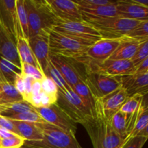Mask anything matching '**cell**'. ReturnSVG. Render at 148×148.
I'll use <instances>...</instances> for the list:
<instances>
[{"label": "cell", "instance_id": "6da1fadb", "mask_svg": "<svg viewBox=\"0 0 148 148\" xmlns=\"http://www.w3.org/2000/svg\"><path fill=\"white\" fill-rule=\"evenodd\" d=\"M81 124L88 132L93 148H119L126 141L114 131L109 120L98 111Z\"/></svg>", "mask_w": 148, "mask_h": 148}, {"label": "cell", "instance_id": "7a4b0ae2", "mask_svg": "<svg viewBox=\"0 0 148 148\" xmlns=\"http://www.w3.org/2000/svg\"><path fill=\"white\" fill-rule=\"evenodd\" d=\"M79 59L85 66L84 83L96 99H101L121 88L120 77L107 75L85 56Z\"/></svg>", "mask_w": 148, "mask_h": 148}, {"label": "cell", "instance_id": "3957f363", "mask_svg": "<svg viewBox=\"0 0 148 148\" xmlns=\"http://www.w3.org/2000/svg\"><path fill=\"white\" fill-rule=\"evenodd\" d=\"M28 20V39L40 31H51L59 22L46 0H25Z\"/></svg>", "mask_w": 148, "mask_h": 148}, {"label": "cell", "instance_id": "277c9868", "mask_svg": "<svg viewBox=\"0 0 148 148\" xmlns=\"http://www.w3.org/2000/svg\"><path fill=\"white\" fill-rule=\"evenodd\" d=\"M36 125L41 131L43 140L25 141L26 145L36 148H82L74 134L47 122L36 123Z\"/></svg>", "mask_w": 148, "mask_h": 148}, {"label": "cell", "instance_id": "5b68a950", "mask_svg": "<svg viewBox=\"0 0 148 148\" xmlns=\"http://www.w3.org/2000/svg\"><path fill=\"white\" fill-rule=\"evenodd\" d=\"M141 21L122 18L119 16L86 21L103 39H119L127 36Z\"/></svg>", "mask_w": 148, "mask_h": 148}, {"label": "cell", "instance_id": "8992f818", "mask_svg": "<svg viewBox=\"0 0 148 148\" xmlns=\"http://www.w3.org/2000/svg\"><path fill=\"white\" fill-rule=\"evenodd\" d=\"M52 30L90 47L102 39L94 27L85 21L69 22L59 20Z\"/></svg>", "mask_w": 148, "mask_h": 148}, {"label": "cell", "instance_id": "52a82bcc", "mask_svg": "<svg viewBox=\"0 0 148 148\" xmlns=\"http://www.w3.org/2000/svg\"><path fill=\"white\" fill-rule=\"evenodd\" d=\"M49 40L50 54L69 59L84 57L89 48L52 30L49 33Z\"/></svg>", "mask_w": 148, "mask_h": 148}, {"label": "cell", "instance_id": "ba28073f", "mask_svg": "<svg viewBox=\"0 0 148 148\" xmlns=\"http://www.w3.org/2000/svg\"><path fill=\"white\" fill-rule=\"evenodd\" d=\"M49 58L51 62L57 69L71 89L73 90L77 84L84 82L85 66L80 59H69L51 54Z\"/></svg>", "mask_w": 148, "mask_h": 148}, {"label": "cell", "instance_id": "9c48e42d", "mask_svg": "<svg viewBox=\"0 0 148 148\" xmlns=\"http://www.w3.org/2000/svg\"><path fill=\"white\" fill-rule=\"evenodd\" d=\"M34 108L46 122L75 135L77 132V123H75L69 114L56 103L49 107Z\"/></svg>", "mask_w": 148, "mask_h": 148}, {"label": "cell", "instance_id": "30bf717a", "mask_svg": "<svg viewBox=\"0 0 148 148\" xmlns=\"http://www.w3.org/2000/svg\"><path fill=\"white\" fill-rule=\"evenodd\" d=\"M56 103L63 108L75 123H81L89 116H91L80 98L72 90L64 93H58Z\"/></svg>", "mask_w": 148, "mask_h": 148}, {"label": "cell", "instance_id": "8fae6325", "mask_svg": "<svg viewBox=\"0 0 148 148\" xmlns=\"http://www.w3.org/2000/svg\"><path fill=\"white\" fill-rule=\"evenodd\" d=\"M128 98L126 91L120 88L106 96L97 99L95 111H99L106 119L110 121L113 116L119 111Z\"/></svg>", "mask_w": 148, "mask_h": 148}, {"label": "cell", "instance_id": "7c38bea8", "mask_svg": "<svg viewBox=\"0 0 148 148\" xmlns=\"http://www.w3.org/2000/svg\"><path fill=\"white\" fill-rule=\"evenodd\" d=\"M49 33L50 31H40L37 35L28 39L29 46L43 75L50 62Z\"/></svg>", "mask_w": 148, "mask_h": 148}, {"label": "cell", "instance_id": "4fadbf2b", "mask_svg": "<svg viewBox=\"0 0 148 148\" xmlns=\"http://www.w3.org/2000/svg\"><path fill=\"white\" fill-rule=\"evenodd\" d=\"M0 17L15 40L18 38H24L17 15L16 0H0Z\"/></svg>", "mask_w": 148, "mask_h": 148}, {"label": "cell", "instance_id": "5bb4252c", "mask_svg": "<svg viewBox=\"0 0 148 148\" xmlns=\"http://www.w3.org/2000/svg\"><path fill=\"white\" fill-rule=\"evenodd\" d=\"M55 17L61 21L82 22L79 7L70 0H46Z\"/></svg>", "mask_w": 148, "mask_h": 148}, {"label": "cell", "instance_id": "9a60e30c", "mask_svg": "<svg viewBox=\"0 0 148 148\" xmlns=\"http://www.w3.org/2000/svg\"><path fill=\"white\" fill-rule=\"evenodd\" d=\"M119 43L120 38H102L88 48L85 56L93 63L101 65L111 57Z\"/></svg>", "mask_w": 148, "mask_h": 148}, {"label": "cell", "instance_id": "2e32d148", "mask_svg": "<svg viewBox=\"0 0 148 148\" xmlns=\"http://www.w3.org/2000/svg\"><path fill=\"white\" fill-rule=\"evenodd\" d=\"M0 56L21 70V64L16 49V40L0 17Z\"/></svg>", "mask_w": 148, "mask_h": 148}, {"label": "cell", "instance_id": "e0dca14e", "mask_svg": "<svg viewBox=\"0 0 148 148\" xmlns=\"http://www.w3.org/2000/svg\"><path fill=\"white\" fill-rule=\"evenodd\" d=\"M121 88H122L129 97L134 95H147L148 72L138 75H130L121 77Z\"/></svg>", "mask_w": 148, "mask_h": 148}, {"label": "cell", "instance_id": "ac0fdd59", "mask_svg": "<svg viewBox=\"0 0 148 148\" xmlns=\"http://www.w3.org/2000/svg\"><path fill=\"white\" fill-rule=\"evenodd\" d=\"M117 15L129 20H148V7L134 4L131 0H119L116 4Z\"/></svg>", "mask_w": 148, "mask_h": 148}, {"label": "cell", "instance_id": "d6986e66", "mask_svg": "<svg viewBox=\"0 0 148 148\" xmlns=\"http://www.w3.org/2000/svg\"><path fill=\"white\" fill-rule=\"evenodd\" d=\"M98 67L107 75L121 77L131 75L134 66L131 60L108 59L101 65H98Z\"/></svg>", "mask_w": 148, "mask_h": 148}, {"label": "cell", "instance_id": "ffe728a7", "mask_svg": "<svg viewBox=\"0 0 148 148\" xmlns=\"http://www.w3.org/2000/svg\"><path fill=\"white\" fill-rule=\"evenodd\" d=\"M143 43V42L140 40L131 38L126 36H124L120 38V43L118 47L108 59L131 60L138 47Z\"/></svg>", "mask_w": 148, "mask_h": 148}, {"label": "cell", "instance_id": "44dd1931", "mask_svg": "<svg viewBox=\"0 0 148 148\" xmlns=\"http://www.w3.org/2000/svg\"><path fill=\"white\" fill-rule=\"evenodd\" d=\"M116 4V1H114L113 4H109V5L92 7V8L78 7L82 17V20L83 21L86 22L88 20H95V19H102L106 18V17L118 16Z\"/></svg>", "mask_w": 148, "mask_h": 148}, {"label": "cell", "instance_id": "7402d4cb", "mask_svg": "<svg viewBox=\"0 0 148 148\" xmlns=\"http://www.w3.org/2000/svg\"><path fill=\"white\" fill-rule=\"evenodd\" d=\"M18 136L27 142L41 141L43 134L36 123L25 122V121L12 120Z\"/></svg>", "mask_w": 148, "mask_h": 148}, {"label": "cell", "instance_id": "603a6c76", "mask_svg": "<svg viewBox=\"0 0 148 148\" xmlns=\"http://www.w3.org/2000/svg\"><path fill=\"white\" fill-rule=\"evenodd\" d=\"M16 49L21 64L24 63L28 64L40 70V66L29 46L28 40L23 37L18 38L16 40Z\"/></svg>", "mask_w": 148, "mask_h": 148}, {"label": "cell", "instance_id": "cb8c5ba5", "mask_svg": "<svg viewBox=\"0 0 148 148\" xmlns=\"http://www.w3.org/2000/svg\"><path fill=\"white\" fill-rule=\"evenodd\" d=\"M72 90L80 98L82 103L89 111L91 115L95 114L97 99L91 93L88 86L84 82H80L77 84Z\"/></svg>", "mask_w": 148, "mask_h": 148}, {"label": "cell", "instance_id": "d4e9b609", "mask_svg": "<svg viewBox=\"0 0 148 148\" xmlns=\"http://www.w3.org/2000/svg\"><path fill=\"white\" fill-rule=\"evenodd\" d=\"M23 101V98L14 86L8 82L0 83V106Z\"/></svg>", "mask_w": 148, "mask_h": 148}, {"label": "cell", "instance_id": "484cf974", "mask_svg": "<svg viewBox=\"0 0 148 148\" xmlns=\"http://www.w3.org/2000/svg\"><path fill=\"white\" fill-rule=\"evenodd\" d=\"M146 96L147 95L143 96V101H142L140 108H139V113L135 124H134V128L128 138L137 136L140 132L143 131L146 127H148V107Z\"/></svg>", "mask_w": 148, "mask_h": 148}, {"label": "cell", "instance_id": "4316f807", "mask_svg": "<svg viewBox=\"0 0 148 148\" xmlns=\"http://www.w3.org/2000/svg\"><path fill=\"white\" fill-rule=\"evenodd\" d=\"M130 115L119 111L110 120V123L114 131L124 140L127 139V128Z\"/></svg>", "mask_w": 148, "mask_h": 148}, {"label": "cell", "instance_id": "83f0119b", "mask_svg": "<svg viewBox=\"0 0 148 148\" xmlns=\"http://www.w3.org/2000/svg\"><path fill=\"white\" fill-rule=\"evenodd\" d=\"M44 75L46 77H47L50 78L56 84L58 89H59V92L64 93V92L72 90L69 88L68 84L65 82V80L62 77V76L59 73V71L57 70V69L51 62V61L49 62V64H48L47 67H46V70H45Z\"/></svg>", "mask_w": 148, "mask_h": 148}, {"label": "cell", "instance_id": "f1b7e54d", "mask_svg": "<svg viewBox=\"0 0 148 148\" xmlns=\"http://www.w3.org/2000/svg\"><path fill=\"white\" fill-rule=\"evenodd\" d=\"M0 69L6 82L12 85L14 84L16 75L17 74H21L20 69L1 56H0Z\"/></svg>", "mask_w": 148, "mask_h": 148}, {"label": "cell", "instance_id": "f546056e", "mask_svg": "<svg viewBox=\"0 0 148 148\" xmlns=\"http://www.w3.org/2000/svg\"><path fill=\"white\" fill-rule=\"evenodd\" d=\"M16 7L23 36L25 38L28 40V20L25 7V0H16Z\"/></svg>", "mask_w": 148, "mask_h": 148}, {"label": "cell", "instance_id": "4dcf8cb0", "mask_svg": "<svg viewBox=\"0 0 148 148\" xmlns=\"http://www.w3.org/2000/svg\"><path fill=\"white\" fill-rule=\"evenodd\" d=\"M10 120L14 121H25V122L30 123H45L46 121L43 119L41 116L36 111H29V112H23L20 114H12L9 116L5 117Z\"/></svg>", "mask_w": 148, "mask_h": 148}, {"label": "cell", "instance_id": "1f68e13d", "mask_svg": "<svg viewBox=\"0 0 148 148\" xmlns=\"http://www.w3.org/2000/svg\"><path fill=\"white\" fill-rule=\"evenodd\" d=\"M143 96L144 95L137 94V95L129 97L128 99L123 104L119 111L127 115H132L140 107V103L143 101Z\"/></svg>", "mask_w": 148, "mask_h": 148}, {"label": "cell", "instance_id": "d6a6232c", "mask_svg": "<svg viewBox=\"0 0 148 148\" xmlns=\"http://www.w3.org/2000/svg\"><path fill=\"white\" fill-rule=\"evenodd\" d=\"M126 36L143 42L148 40V20L140 22Z\"/></svg>", "mask_w": 148, "mask_h": 148}, {"label": "cell", "instance_id": "836d02e7", "mask_svg": "<svg viewBox=\"0 0 148 148\" xmlns=\"http://www.w3.org/2000/svg\"><path fill=\"white\" fill-rule=\"evenodd\" d=\"M21 74L24 76L30 77L35 80L39 81H41L46 77L40 69L25 63L21 64Z\"/></svg>", "mask_w": 148, "mask_h": 148}, {"label": "cell", "instance_id": "e575fe53", "mask_svg": "<svg viewBox=\"0 0 148 148\" xmlns=\"http://www.w3.org/2000/svg\"><path fill=\"white\" fill-rule=\"evenodd\" d=\"M40 82H41L42 92L47 94V95H51V96L58 98L59 89H58L56 84L50 78L45 77Z\"/></svg>", "mask_w": 148, "mask_h": 148}, {"label": "cell", "instance_id": "d590c367", "mask_svg": "<svg viewBox=\"0 0 148 148\" xmlns=\"http://www.w3.org/2000/svg\"><path fill=\"white\" fill-rule=\"evenodd\" d=\"M148 57V40L143 42L140 44L134 53V56L132 58L131 61L134 66H137L138 64Z\"/></svg>", "mask_w": 148, "mask_h": 148}, {"label": "cell", "instance_id": "8d00e7d4", "mask_svg": "<svg viewBox=\"0 0 148 148\" xmlns=\"http://www.w3.org/2000/svg\"><path fill=\"white\" fill-rule=\"evenodd\" d=\"M25 141L20 136L14 135L10 138L1 140L0 148H20L24 145Z\"/></svg>", "mask_w": 148, "mask_h": 148}, {"label": "cell", "instance_id": "74e56055", "mask_svg": "<svg viewBox=\"0 0 148 148\" xmlns=\"http://www.w3.org/2000/svg\"><path fill=\"white\" fill-rule=\"evenodd\" d=\"M75 2L79 7L92 8V7L109 5L113 4L114 1H109V0H79V1H75Z\"/></svg>", "mask_w": 148, "mask_h": 148}, {"label": "cell", "instance_id": "f35d334b", "mask_svg": "<svg viewBox=\"0 0 148 148\" xmlns=\"http://www.w3.org/2000/svg\"><path fill=\"white\" fill-rule=\"evenodd\" d=\"M148 137L135 136L127 138L122 145V148H143Z\"/></svg>", "mask_w": 148, "mask_h": 148}, {"label": "cell", "instance_id": "ab89813d", "mask_svg": "<svg viewBox=\"0 0 148 148\" xmlns=\"http://www.w3.org/2000/svg\"><path fill=\"white\" fill-rule=\"evenodd\" d=\"M23 79H24V87H25V94H24V96H23V100L27 102L29 98H30V95H31L32 84H33V81H34V79H33V78L28 76H24V75H23Z\"/></svg>", "mask_w": 148, "mask_h": 148}, {"label": "cell", "instance_id": "60d3db41", "mask_svg": "<svg viewBox=\"0 0 148 148\" xmlns=\"http://www.w3.org/2000/svg\"><path fill=\"white\" fill-rule=\"evenodd\" d=\"M0 127L5 129V130H8V131L14 133V134L18 136L15 127H14V124H12V120L5 118V117L2 116L1 115H0Z\"/></svg>", "mask_w": 148, "mask_h": 148}, {"label": "cell", "instance_id": "b9f144b4", "mask_svg": "<svg viewBox=\"0 0 148 148\" xmlns=\"http://www.w3.org/2000/svg\"><path fill=\"white\" fill-rule=\"evenodd\" d=\"M13 85H14L15 89L17 90V92H18L23 98L25 94L24 79H23V76L21 74H17V75H16Z\"/></svg>", "mask_w": 148, "mask_h": 148}, {"label": "cell", "instance_id": "7bdbcfd3", "mask_svg": "<svg viewBox=\"0 0 148 148\" xmlns=\"http://www.w3.org/2000/svg\"><path fill=\"white\" fill-rule=\"evenodd\" d=\"M148 72V57L135 66L131 75H138Z\"/></svg>", "mask_w": 148, "mask_h": 148}, {"label": "cell", "instance_id": "ee69618b", "mask_svg": "<svg viewBox=\"0 0 148 148\" xmlns=\"http://www.w3.org/2000/svg\"><path fill=\"white\" fill-rule=\"evenodd\" d=\"M58 98L52 97L51 95H47L43 92H41V101H40V105L41 107H49L52 104L56 103Z\"/></svg>", "mask_w": 148, "mask_h": 148}, {"label": "cell", "instance_id": "f6af8a7d", "mask_svg": "<svg viewBox=\"0 0 148 148\" xmlns=\"http://www.w3.org/2000/svg\"><path fill=\"white\" fill-rule=\"evenodd\" d=\"M41 92V82L39 80H35L34 79L33 84H32L31 95H38V94H40Z\"/></svg>", "mask_w": 148, "mask_h": 148}, {"label": "cell", "instance_id": "bcb514c9", "mask_svg": "<svg viewBox=\"0 0 148 148\" xmlns=\"http://www.w3.org/2000/svg\"><path fill=\"white\" fill-rule=\"evenodd\" d=\"M14 135H16V134L11 132L8 131V130H5V129H3L0 127V138H1V140H2V139L10 138V137H13Z\"/></svg>", "mask_w": 148, "mask_h": 148}, {"label": "cell", "instance_id": "7dc6e473", "mask_svg": "<svg viewBox=\"0 0 148 148\" xmlns=\"http://www.w3.org/2000/svg\"><path fill=\"white\" fill-rule=\"evenodd\" d=\"M20 148H36V147H30V146H27V145H26L25 144H24L23 145V146H22L21 147H20Z\"/></svg>", "mask_w": 148, "mask_h": 148}, {"label": "cell", "instance_id": "c3c4849f", "mask_svg": "<svg viewBox=\"0 0 148 148\" xmlns=\"http://www.w3.org/2000/svg\"><path fill=\"white\" fill-rule=\"evenodd\" d=\"M0 77L1 78V79H3V80L4 81V82H6V80H5V79H4V76H3V75H2V73H1V69H0Z\"/></svg>", "mask_w": 148, "mask_h": 148}, {"label": "cell", "instance_id": "681fc988", "mask_svg": "<svg viewBox=\"0 0 148 148\" xmlns=\"http://www.w3.org/2000/svg\"><path fill=\"white\" fill-rule=\"evenodd\" d=\"M1 82H4V81L3 80L1 77H0V83H1Z\"/></svg>", "mask_w": 148, "mask_h": 148}, {"label": "cell", "instance_id": "f907efd6", "mask_svg": "<svg viewBox=\"0 0 148 148\" xmlns=\"http://www.w3.org/2000/svg\"><path fill=\"white\" fill-rule=\"evenodd\" d=\"M122 145H121V147H119V148H122Z\"/></svg>", "mask_w": 148, "mask_h": 148}, {"label": "cell", "instance_id": "816d5d0a", "mask_svg": "<svg viewBox=\"0 0 148 148\" xmlns=\"http://www.w3.org/2000/svg\"><path fill=\"white\" fill-rule=\"evenodd\" d=\"M0 143H1V138H0Z\"/></svg>", "mask_w": 148, "mask_h": 148}]
</instances>
